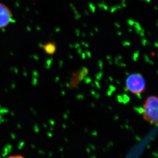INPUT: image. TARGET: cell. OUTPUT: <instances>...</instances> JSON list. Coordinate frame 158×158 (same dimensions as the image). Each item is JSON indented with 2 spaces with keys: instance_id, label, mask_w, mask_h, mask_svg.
<instances>
[{
  "instance_id": "6da1fadb",
  "label": "cell",
  "mask_w": 158,
  "mask_h": 158,
  "mask_svg": "<svg viewBox=\"0 0 158 158\" xmlns=\"http://www.w3.org/2000/svg\"><path fill=\"white\" fill-rule=\"evenodd\" d=\"M142 114L145 121L154 125H158V98L156 96H149L142 106Z\"/></svg>"
},
{
  "instance_id": "7a4b0ae2",
  "label": "cell",
  "mask_w": 158,
  "mask_h": 158,
  "mask_svg": "<svg viewBox=\"0 0 158 158\" xmlns=\"http://www.w3.org/2000/svg\"><path fill=\"white\" fill-rule=\"evenodd\" d=\"M126 91L136 95H140L146 89L144 78L140 73H133L130 75L126 81Z\"/></svg>"
},
{
  "instance_id": "3957f363",
  "label": "cell",
  "mask_w": 158,
  "mask_h": 158,
  "mask_svg": "<svg viewBox=\"0 0 158 158\" xmlns=\"http://www.w3.org/2000/svg\"><path fill=\"white\" fill-rule=\"evenodd\" d=\"M15 22L12 11L8 6L0 3V29L4 28Z\"/></svg>"
},
{
  "instance_id": "277c9868",
  "label": "cell",
  "mask_w": 158,
  "mask_h": 158,
  "mask_svg": "<svg viewBox=\"0 0 158 158\" xmlns=\"http://www.w3.org/2000/svg\"><path fill=\"white\" fill-rule=\"evenodd\" d=\"M44 51L49 55H53L56 50V47L55 44L52 42H49L42 45Z\"/></svg>"
},
{
  "instance_id": "5b68a950",
  "label": "cell",
  "mask_w": 158,
  "mask_h": 158,
  "mask_svg": "<svg viewBox=\"0 0 158 158\" xmlns=\"http://www.w3.org/2000/svg\"><path fill=\"white\" fill-rule=\"evenodd\" d=\"M139 53L138 51H137V52L135 53L133 55V60L134 61H136L137 60L138 58L139 57Z\"/></svg>"
},
{
  "instance_id": "8992f818",
  "label": "cell",
  "mask_w": 158,
  "mask_h": 158,
  "mask_svg": "<svg viewBox=\"0 0 158 158\" xmlns=\"http://www.w3.org/2000/svg\"><path fill=\"white\" fill-rule=\"evenodd\" d=\"M7 158H25L24 156H23L22 155H12L10 156H9V157H8Z\"/></svg>"
},
{
  "instance_id": "52a82bcc",
  "label": "cell",
  "mask_w": 158,
  "mask_h": 158,
  "mask_svg": "<svg viewBox=\"0 0 158 158\" xmlns=\"http://www.w3.org/2000/svg\"><path fill=\"white\" fill-rule=\"evenodd\" d=\"M127 23H128V24L130 26H133L135 24V22L134 21L131 20V19H128V21H127Z\"/></svg>"
},
{
  "instance_id": "ba28073f",
  "label": "cell",
  "mask_w": 158,
  "mask_h": 158,
  "mask_svg": "<svg viewBox=\"0 0 158 158\" xmlns=\"http://www.w3.org/2000/svg\"><path fill=\"white\" fill-rule=\"evenodd\" d=\"M102 72H100V73H98L97 75H96V78H98V79H100V78H102Z\"/></svg>"
},
{
  "instance_id": "9c48e42d",
  "label": "cell",
  "mask_w": 158,
  "mask_h": 158,
  "mask_svg": "<svg viewBox=\"0 0 158 158\" xmlns=\"http://www.w3.org/2000/svg\"><path fill=\"white\" fill-rule=\"evenodd\" d=\"M98 64L100 69H102V68H103V63H102V60H99V61Z\"/></svg>"
},
{
  "instance_id": "30bf717a",
  "label": "cell",
  "mask_w": 158,
  "mask_h": 158,
  "mask_svg": "<svg viewBox=\"0 0 158 158\" xmlns=\"http://www.w3.org/2000/svg\"><path fill=\"white\" fill-rule=\"evenodd\" d=\"M123 45L124 46H130L131 44H130V42L125 41L123 43Z\"/></svg>"
},
{
  "instance_id": "8fae6325",
  "label": "cell",
  "mask_w": 158,
  "mask_h": 158,
  "mask_svg": "<svg viewBox=\"0 0 158 158\" xmlns=\"http://www.w3.org/2000/svg\"><path fill=\"white\" fill-rule=\"evenodd\" d=\"M146 40H142V43L143 44V46H145L146 45Z\"/></svg>"
},
{
  "instance_id": "7c38bea8",
  "label": "cell",
  "mask_w": 158,
  "mask_h": 158,
  "mask_svg": "<svg viewBox=\"0 0 158 158\" xmlns=\"http://www.w3.org/2000/svg\"><path fill=\"white\" fill-rule=\"evenodd\" d=\"M117 9H118V8H112L110 11H111V12H114Z\"/></svg>"
},
{
  "instance_id": "4fadbf2b",
  "label": "cell",
  "mask_w": 158,
  "mask_h": 158,
  "mask_svg": "<svg viewBox=\"0 0 158 158\" xmlns=\"http://www.w3.org/2000/svg\"><path fill=\"white\" fill-rule=\"evenodd\" d=\"M86 54H87V55H88V56L89 57H91V53L89 52H88V51H86Z\"/></svg>"
},
{
  "instance_id": "5bb4252c",
  "label": "cell",
  "mask_w": 158,
  "mask_h": 158,
  "mask_svg": "<svg viewBox=\"0 0 158 158\" xmlns=\"http://www.w3.org/2000/svg\"><path fill=\"white\" fill-rule=\"evenodd\" d=\"M77 51L79 54L82 53V50L81 49V48H78Z\"/></svg>"
},
{
  "instance_id": "9a60e30c",
  "label": "cell",
  "mask_w": 158,
  "mask_h": 158,
  "mask_svg": "<svg viewBox=\"0 0 158 158\" xmlns=\"http://www.w3.org/2000/svg\"><path fill=\"white\" fill-rule=\"evenodd\" d=\"M82 58H83V59H85V54L84 53H82Z\"/></svg>"
},
{
  "instance_id": "2e32d148",
  "label": "cell",
  "mask_w": 158,
  "mask_h": 158,
  "mask_svg": "<svg viewBox=\"0 0 158 158\" xmlns=\"http://www.w3.org/2000/svg\"><path fill=\"white\" fill-rule=\"evenodd\" d=\"M82 44H83V45H84V46L87 47H89V45L85 43H82Z\"/></svg>"
},
{
  "instance_id": "e0dca14e",
  "label": "cell",
  "mask_w": 158,
  "mask_h": 158,
  "mask_svg": "<svg viewBox=\"0 0 158 158\" xmlns=\"http://www.w3.org/2000/svg\"><path fill=\"white\" fill-rule=\"evenodd\" d=\"M76 31H77V33H76V35L78 36V33H79L80 34V32H79V30L78 29H76Z\"/></svg>"
}]
</instances>
